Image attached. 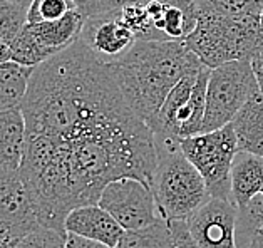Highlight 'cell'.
Masks as SVG:
<instances>
[{"mask_svg":"<svg viewBox=\"0 0 263 248\" xmlns=\"http://www.w3.org/2000/svg\"><path fill=\"white\" fill-rule=\"evenodd\" d=\"M156 161L155 136L133 112L61 141L27 136L17 173L39 223L66 230L67 215L98 205L111 181L136 178L151 186Z\"/></svg>","mask_w":263,"mask_h":248,"instance_id":"cell-1","label":"cell"},{"mask_svg":"<svg viewBox=\"0 0 263 248\" xmlns=\"http://www.w3.org/2000/svg\"><path fill=\"white\" fill-rule=\"evenodd\" d=\"M203 64L184 42L138 41L119 61L107 64L127 106L147 124L183 75Z\"/></svg>","mask_w":263,"mask_h":248,"instance_id":"cell-2","label":"cell"},{"mask_svg":"<svg viewBox=\"0 0 263 248\" xmlns=\"http://www.w3.org/2000/svg\"><path fill=\"white\" fill-rule=\"evenodd\" d=\"M183 42L210 69L252 59L263 44L260 17L198 14L195 30Z\"/></svg>","mask_w":263,"mask_h":248,"instance_id":"cell-3","label":"cell"},{"mask_svg":"<svg viewBox=\"0 0 263 248\" xmlns=\"http://www.w3.org/2000/svg\"><path fill=\"white\" fill-rule=\"evenodd\" d=\"M156 169L151 189L164 220H186L211 196L206 183L179 144H156Z\"/></svg>","mask_w":263,"mask_h":248,"instance_id":"cell-4","label":"cell"},{"mask_svg":"<svg viewBox=\"0 0 263 248\" xmlns=\"http://www.w3.org/2000/svg\"><path fill=\"white\" fill-rule=\"evenodd\" d=\"M210 72V67L200 64L171 89L161 109L147 123L156 144H179L181 139L201 132Z\"/></svg>","mask_w":263,"mask_h":248,"instance_id":"cell-5","label":"cell"},{"mask_svg":"<svg viewBox=\"0 0 263 248\" xmlns=\"http://www.w3.org/2000/svg\"><path fill=\"white\" fill-rule=\"evenodd\" d=\"M179 149L200 171L211 198L233 201L232 166L238 152V144L232 123L216 131L181 139Z\"/></svg>","mask_w":263,"mask_h":248,"instance_id":"cell-6","label":"cell"},{"mask_svg":"<svg viewBox=\"0 0 263 248\" xmlns=\"http://www.w3.org/2000/svg\"><path fill=\"white\" fill-rule=\"evenodd\" d=\"M258 91L250 59L227 62L211 69L201 132H211L230 124L247 101Z\"/></svg>","mask_w":263,"mask_h":248,"instance_id":"cell-7","label":"cell"},{"mask_svg":"<svg viewBox=\"0 0 263 248\" xmlns=\"http://www.w3.org/2000/svg\"><path fill=\"white\" fill-rule=\"evenodd\" d=\"M87 18L78 9L59 21L25 24L21 34L10 44V57L17 64L37 67L64 52L81 39Z\"/></svg>","mask_w":263,"mask_h":248,"instance_id":"cell-8","label":"cell"},{"mask_svg":"<svg viewBox=\"0 0 263 248\" xmlns=\"http://www.w3.org/2000/svg\"><path fill=\"white\" fill-rule=\"evenodd\" d=\"M98 205L111 213L124 230H141L163 218L151 186L136 178L111 181L102 189Z\"/></svg>","mask_w":263,"mask_h":248,"instance_id":"cell-9","label":"cell"},{"mask_svg":"<svg viewBox=\"0 0 263 248\" xmlns=\"http://www.w3.org/2000/svg\"><path fill=\"white\" fill-rule=\"evenodd\" d=\"M238 208L233 201L210 198L186 218L198 248H238L236 245Z\"/></svg>","mask_w":263,"mask_h":248,"instance_id":"cell-10","label":"cell"},{"mask_svg":"<svg viewBox=\"0 0 263 248\" xmlns=\"http://www.w3.org/2000/svg\"><path fill=\"white\" fill-rule=\"evenodd\" d=\"M41 226L27 188L17 171L0 168V241L17 238Z\"/></svg>","mask_w":263,"mask_h":248,"instance_id":"cell-11","label":"cell"},{"mask_svg":"<svg viewBox=\"0 0 263 248\" xmlns=\"http://www.w3.org/2000/svg\"><path fill=\"white\" fill-rule=\"evenodd\" d=\"M147 14L144 41L181 42L196 27L195 0H143Z\"/></svg>","mask_w":263,"mask_h":248,"instance_id":"cell-12","label":"cell"},{"mask_svg":"<svg viewBox=\"0 0 263 248\" xmlns=\"http://www.w3.org/2000/svg\"><path fill=\"white\" fill-rule=\"evenodd\" d=\"M81 41L104 64L119 61L138 42L133 30L121 21L118 10L112 14L87 18Z\"/></svg>","mask_w":263,"mask_h":248,"instance_id":"cell-13","label":"cell"},{"mask_svg":"<svg viewBox=\"0 0 263 248\" xmlns=\"http://www.w3.org/2000/svg\"><path fill=\"white\" fill-rule=\"evenodd\" d=\"M64 226L67 233H76L89 240L101 241L111 248L119 243L124 233V228L112 218V215L99 205L74 208L67 215Z\"/></svg>","mask_w":263,"mask_h":248,"instance_id":"cell-14","label":"cell"},{"mask_svg":"<svg viewBox=\"0 0 263 248\" xmlns=\"http://www.w3.org/2000/svg\"><path fill=\"white\" fill-rule=\"evenodd\" d=\"M25 138L27 124L21 106L0 109V168L18 171L24 158Z\"/></svg>","mask_w":263,"mask_h":248,"instance_id":"cell-15","label":"cell"},{"mask_svg":"<svg viewBox=\"0 0 263 248\" xmlns=\"http://www.w3.org/2000/svg\"><path fill=\"white\" fill-rule=\"evenodd\" d=\"M263 192V158L238 151L232 166V200L236 208L247 206Z\"/></svg>","mask_w":263,"mask_h":248,"instance_id":"cell-16","label":"cell"},{"mask_svg":"<svg viewBox=\"0 0 263 248\" xmlns=\"http://www.w3.org/2000/svg\"><path fill=\"white\" fill-rule=\"evenodd\" d=\"M238 151L263 158V96L255 92L232 121Z\"/></svg>","mask_w":263,"mask_h":248,"instance_id":"cell-17","label":"cell"},{"mask_svg":"<svg viewBox=\"0 0 263 248\" xmlns=\"http://www.w3.org/2000/svg\"><path fill=\"white\" fill-rule=\"evenodd\" d=\"M35 67L17 64L14 61L0 64V109L18 107L27 94Z\"/></svg>","mask_w":263,"mask_h":248,"instance_id":"cell-18","label":"cell"},{"mask_svg":"<svg viewBox=\"0 0 263 248\" xmlns=\"http://www.w3.org/2000/svg\"><path fill=\"white\" fill-rule=\"evenodd\" d=\"M114 248H176V240L168 220H158L141 230H124Z\"/></svg>","mask_w":263,"mask_h":248,"instance_id":"cell-19","label":"cell"},{"mask_svg":"<svg viewBox=\"0 0 263 248\" xmlns=\"http://www.w3.org/2000/svg\"><path fill=\"white\" fill-rule=\"evenodd\" d=\"M198 14H213L224 17H260L263 0H195Z\"/></svg>","mask_w":263,"mask_h":248,"instance_id":"cell-20","label":"cell"},{"mask_svg":"<svg viewBox=\"0 0 263 248\" xmlns=\"http://www.w3.org/2000/svg\"><path fill=\"white\" fill-rule=\"evenodd\" d=\"M29 9L12 0H0V41L10 44L27 24Z\"/></svg>","mask_w":263,"mask_h":248,"instance_id":"cell-21","label":"cell"},{"mask_svg":"<svg viewBox=\"0 0 263 248\" xmlns=\"http://www.w3.org/2000/svg\"><path fill=\"white\" fill-rule=\"evenodd\" d=\"M67 232L49 226H37L35 230L17 238L12 248H66Z\"/></svg>","mask_w":263,"mask_h":248,"instance_id":"cell-22","label":"cell"},{"mask_svg":"<svg viewBox=\"0 0 263 248\" xmlns=\"http://www.w3.org/2000/svg\"><path fill=\"white\" fill-rule=\"evenodd\" d=\"M74 9L76 5L72 0H34L27 12V22L39 24L59 21Z\"/></svg>","mask_w":263,"mask_h":248,"instance_id":"cell-23","label":"cell"},{"mask_svg":"<svg viewBox=\"0 0 263 248\" xmlns=\"http://www.w3.org/2000/svg\"><path fill=\"white\" fill-rule=\"evenodd\" d=\"M78 9L86 18L99 17L119 10L129 0H72Z\"/></svg>","mask_w":263,"mask_h":248,"instance_id":"cell-24","label":"cell"},{"mask_svg":"<svg viewBox=\"0 0 263 248\" xmlns=\"http://www.w3.org/2000/svg\"><path fill=\"white\" fill-rule=\"evenodd\" d=\"M170 223H171V230L176 240V248H198L190 235L186 220H173Z\"/></svg>","mask_w":263,"mask_h":248,"instance_id":"cell-25","label":"cell"},{"mask_svg":"<svg viewBox=\"0 0 263 248\" xmlns=\"http://www.w3.org/2000/svg\"><path fill=\"white\" fill-rule=\"evenodd\" d=\"M66 248H111V246L101 243V241H96V240H89L86 237H81V235L67 233Z\"/></svg>","mask_w":263,"mask_h":248,"instance_id":"cell-26","label":"cell"},{"mask_svg":"<svg viewBox=\"0 0 263 248\" xmlns=\"http://www.w3.org/2000/svg\"><path fill=\"white\" fill-rule=\"evenodd\" d=\"M252 67H253V72H255V78H256V82H258V89L263 96V44L258 47V50L252 55Z\"/></svg>","mask_w":263,"mask_h":248,"instance_id":"cell-27","label":"cell"},{"mask_svg":"<svg viewBox=\"0 0 263 248\" xmlns=\"http://www.w3.org/2000/svg\"><path fill=\"white\" fill-rule=\"evenodd\" d=\"M12 61L10 57V46L9 44H5L4 41H0V64H4V62H9Z\"/></svg>","mask_w":263,"mask_h":248,"instance_id":"cell-28","label":"cell"},{"mask_svg":"<svg viewBox=\"0 0 263 248\" xmlns=\"http://www.w3.org/2000/svg\"><path fill=\"white\" fill-rule=\"evenodd\" d=\"M247 248H263V238H255Z\"/></svg>","mask_w":263,"mask_h":248,"instance_id":"cell-29","label":"cell"},{"mask_svg":"<svg viewBox=\"0 0 263 248\" xmlns=\"http://www.w3.org/2000/svg\"><path fill=\"white\" fill-rule=\"evenodd\" d=\"M12 2H15V4H21V5H24V7H30L32 5V2H34V0H12Z\"/></svg>","mask_w":263,"mask_h":248,"instance_id":"cell-30","label":"cell"},{"mask_svg":"<svg viewBox=\"0 0 263 248\" xmlns=\"http://www.w3.org/2000/svg\"><path fill=\"white\" fill-rule=\"evenodd\" d=\"M0 248H12V243H4V241H0Z\"/></svg>","mask_w":263,"mask_h":248,"instance_id":"cell-31","label":"cell"},{"mask_svg":"<svg viewBox=\"0 0 263 248\" xmlns=\"http://www.w3.org/2000/svg\"><path fill=\"white\" fill-rule=\"evenodd\" d=\"M260 27H261V35H263V12H261V15H260Z\"/></svg>","mask_w":263,"mask_h":248,"instance_id":"cell-32","label":"cell"},{"mask_svg":"<svg viewBox=\"0 0 263 248\" xmlns=\"http://www.w3.org/2000/svg\"><path fill=\"white\" fill-rule=\"evenodd\" d=\"M258 238H263V230H261V233H260V237Z\"/></svg>","mask_w":263,"mask_h":248,"instance_id":"cell-33","label":"cell"},{"mask_svg":"<svg viewBox=\"0 0 263 248\" xmlns=\"http://www.w3.org/2000/svg\"><path fill=\"white\" fill-rule=\"evenodd\" d=\"M261 196H263V192H261Z\"/></svg>","mask_w":263,"mask_h":248,"instance_id":"cell-34","label":"cell"}]
</instances>
